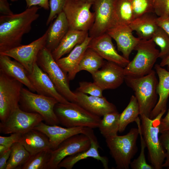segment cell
<instances>
[{
	"instance_id": "cell-10",
	"label": "cell",
	"mask_w": 169,
	"mask_h": 169,
	"mask_svg": "<svg viewBox=\"0 0 169 169\" xmlns=\"http://www.w3.org/2000/svg\"><path fill=\"white\" fill-rule=\"evenodd\" d=\"M92 4L81 0H67L63 12L69 29L88 32L95 21V15L90 8Z\"/></svg>"
},
{
	"instance_id": "cell-41",
	"label": "cell",
	"mask_w": 169,
	"mask_h": 169,
	"mask_svg": "<svg viewBox=\"0 0 169 169\" xmlns=\"http://www.w3.org/2000/svg\"><path fill=\"white\" fill-rule=\"evenodd\" d=\"M154 13L158 17L169 16V0H154Z\"/></svg>"
},
{
	"instance_id": "cell-48",
	"label": "cell",
	"mask_w": 169,
	"mask_h": 169,
	"mask_svg": "<svg viewBox=\"0 0 169 169\" xmlns=\"http://www.w3.org/2000/svg\"><path fill=\"white\" fill-rule=\"evenodd\" d=\"M160 65L162 67L166 66L169 69V54L162 59Z\"/></svg>"
},
{
	"instance_id": "cell-15",
	"label": "cell",
	"mask_w": 169,
	"mask_h": 169,
	"mask_svg": "<svg viewBox=\"0 0 169 169\" xmlns=\"http://www.w3.org/2000/svg\"><path fill=\"white\" fill-rule=\"evenodd\" d=\"M58 125H49L42 121L34 128L47 136L53 150L56 149L64 141L76 134H84L89 138L95 136L92 128L82 127H63Z\"/></svg>"
},
{
	"instance_id": "cell-47",
	"label": "cell",
	"mask_w": 169,
	"mask_h": 169,
	"mask_svg": "<svg viewBox=\"0 0 169 169\" xmlns=\"http://www.w3.org/2000/svg\"><path fill=\"white\" fill-rule=\"evenodd\" d=\"M11 149L0 155V169H5L7 162L10 157Z\"/></svg>"
},
{
	"instance_id": "cell-32",
	"label": "cell",
	"mask_w": 169,
	"mask_h": 169,
	"mask_svg": "<svg viewBox=\"0 0 169 169\" xmlns=\"http://www.w3.org/2000/svg\"><path fill=\"white\" fill-rule=\"evenodd\" d=\"M5 169H19L28 159L30 155L20 142L13 144Z\"/></svg>"
},
{
	"instance_id": "cell-40",
	"label": "cell",
	"mask_w": 169,
	"mask_h": 169,
	"mask_svg": "<svg viewBox=\"0 0 169 169\" xmlns=\"http://www.w3.org/2000/svg\"><path fill=\"white\" fill-rule=\"evenodd\" d=\"M23 134L13 133L8 136H0V155L11 149L14 143L19 142Z\"/></svg>"
},
{
	"instance_id": "cell-34",
	"label": "cell",
	"mask_w": 169,
	"mask_h": 169,
	"mask_svg": "<svg viewBox=\"0 0 169 169\" xmlns=\"http://www.w3.org/2000/svg\"><path fill=\"white\" fill-rule=\"evenodd\" d=\"M115 15L118 24L129 25L134 19L130 0H117Z\"/></svg>"
},
{
	"instance_id": "cell-25",
	"label": "cell",
	"mask_w": 169,
	"mask_h": 169,
	"mask_svg": "<svg viewBox=\"0 0 169 169\" xmlns=\"http://www.w3.org/2000/svg\"><path fill=\"white\" fill-rule=\"evenodd\" d=\"M89 35L88 32L69 29L57 46L51 52L56 61L70 53L77 44H81Z\"/></svg>"
},
{
	"instance_id": "cell-20",
	"label": "cell",
	"mask_w": 169,
	"mask_h": 169,
	"mask_svg": "<svg viewBox=\"0 0 169 169\" xmlns=\"http://www.w3.org/2000/svg\"><path fill=\"white\" fill-rule=\"evenodd\" d=\"M92 38L88 35L84 41L76 45L68 55L56 61L60 67L67 74L69 81L73 80L79 72V64Z\"/></svg>"
},
{
	"instance_id": "cell-30",
	"label": "cell",
	"mask_w": 169,
	"mask_h": 169,
	"mask_svg": "<svg viewBox=\"0 0 169 169\" xmlns=\"http://www.w3.org/2000/svg\"><path fill=\"white\" fill-rule=\"evenodd\" d=\"M120 114L118 111L107 113L101 119L98 128L105 138L117 135Z\"/></svg>"
},
{
	"instance_id": "cell-1",
	"label": "cell",
	"mask_w": 169,
	"mask_h": 169,
	"mask_svg": "<svg viewBox=\"0 0 169 169\" xmlns=\"http://www.w3.org/2000/svg\"><path fill=\"white\" fill-rule=\"evenodd\" d=\"M40 8L33 6L23 12L0 17V53L22 44V38L32 28V23L39 17Z\"/></svg>"
},
{
	"instance_id": "cell-26",
	"label": "cell",
	"mask_w": 169,
	"mask_h": 169,
	"mask_svg": "<svg viewBox=\"0 0 169 169\" xmlns=\"http://www.w3.org/2000/svg\"><path fill=\"white\" fill-rule=\"evenodd\" d=\"M30 155L51 149L48 137L43 132L33 129L23 134L19 141Z\"/></svg>"
},
{
	"instance_id": "cell-27",
	"label": "cell",
	"mask_w": 169,
	"mask_h": 169,
	"mask_svg": "<svg viewBox=\"0 0 169 169\" xmlns=\"http://www.w3.org/2000/svg\"><path fill=\"white\" fill-rule=\"evenodd\" d=\"M69 29L67 19L63 11L51 23L48 28L45 47L52 52L57 46Z\"/></svg>"
},
{
	"instance_id": "cell-2",
	"label": "cell",
	"mask_w": 169,
	"mask_h": 169,
	"mask_svg": "<svg viewBox=\"0 0 169 169\" xmlns=\"http://www.w3.org/2000/svg\"><path fill=\"white\" fill-rule=\"evenodd\" d=\"M156 73L152 70L149 74L141 77L125 76L124 81L126 85L134 92L139 105L140 115L149 118L157 103L158 81Z\"/></svg>"
},
{
	"instance_id": "cell-11",
	"label": "cell",
	"mask_w": 169,
	"mask_h": 169,
	"mask_svg": "<svg viewBox=\"0 0 169 169\" xmlns=\"http://www.w3.org/2000/svg\"><path fill=\"white\" fill-rule=\"evenodd\" d=\"M117 0H95L92 5L95 15L94 24L88 32L94 38L105 33L118 24L115 15Z\"/></svg>"
},
{
	"instance_id": "cell-5",
	"label": "cell",
	"mask_w": 169,
	"mask_h": 169,
	"mask_svg": "<svg viewBox=\"0 0 169 169\" xmlns=\"http://www.w3.org/2000/svg\"><path fill=\"white\" fill-rule=\"evenodd\" d=\"M54 111L59 124L66 127L98 128L100 117L88 111L77 102L58 103Z\"/></svg>"
},
{
	"instance_id": "cell-50",
	"label": "cell",
	"mask_w": 169,
	"mask_h": 169,
	"mask_svg": "<svg viewBox=\"0 0 169 169\" xmlns=\"http://www.w3.org/2000/svg\"><path fill=\"white\" fill-rule=\"evenodd\" d=\"M12 2H15L18 1V0H10Z\"/></svg>"
},
{
	"instance_id": "cell-35",
	"label": "cell",
	"mask_w": 169,
	"mask_h": 169,
	"mask_svg": "<svg viewBox=\"0 0 169 169\" xmlns=\"http://www.w3.org/2000/svg\"><path fill=\"white\" fill-rule=\"evenodd\" d=\"M135 122L137 125L139 130L141 149L139 156L137 158L131 161L130 166L132 169H154L151 165L148 164L146 161L145 155V149L146 146L141 133L140 118L138 117Z\"/></svg>"
},
{
	"instance_id": "cell-3",
	"label": "cell",
	"mask_w": 169,
	"mask_h": 169,
	"mask_svg": "<svg viewBox=\"0 0 169 169\" xmlns=\"http://www.w3.org/2000/svg\"><path fill=\"white\" fill-rule=\"evenodd\" d=\"M166 111H161L152 119L144 115H140L141 131L148 151L149 161L154 169L163 168L166 157L159 135L161 120Z\"/></svg>"
},
{
	"instance_id": "cell-29",
	"label": "cell",
	"mask_w": 169,
	"mask_h": 169,
	"mask_svg": "<svg viewBox=\"0 0 169 169\" xmlns=\"http://www.w3.org/2000/svg\"><path fill=\"white\" fill-rule=\"evenodd\" d=\"M105 61L95 51L87 48L79 64V72L84 70L92 74L101 68Z\"/></svg>"
},
{
	"instance_id": "cell-39",
	"label": "cell",
	"mask_w": 169,
	"mask_h": 169,
	"mask_svg": "<svg viewBox=\"0 0 169 169\" xmlns=\"http://www.w3.org/2000/svg\"><path fill=\"white\" fill-rule=\"evenodd\" d=\"M67 0H49L50 12L46 21V24L48 25L54 19L63 11Z\"/></svg>"
},
{
	"instance_id": "cell-28",
	"label": "cell",
	"mask_w": 169,
	"mask_h": 169,
	"mask_svg": "<svg viewBox=\"0 0 169 169\" xmlns=\"http://www.w3.org/2000/svg\"><path fill=\"white\" fill-rule=\"evenodd\" d=\"M154 13L145 14L134 19L129 25L132 30L136 32L141 39H151L158 27Z\"/></svg>"
},
{
	"instance_id": "cell-44",
	"label": "cell",
	"mask_w": 169,
	"mask_h": 169,
	"mask_svg": "<svg viewBox=\"0 0 169 169\" xmlns=\"http://www.w3.org/2000/svg\"><path fill=\"white\" fill-rule=\"evenodd\" d=\"M157 26L169 36V16L158 17L156 19Z\"/></svg>"
},
{
	"instance_id": "cell-17",
	"label": "cell",
	"mask_w": 169,
	"mask_h": 169,
	"mask_svg": "<svg viewBox=\"0 0 169 169\" xmlns=\"http://www.w3.org/2000/svg\"><path fill=\"white\" fill-rule=\"evenodd\" d=\"M88 48L91 49L104 59L114 62L125 68L130 62L119 54L114 46L112 38L107 33L92 38Z\"/></svg>"
},
{
	"instance_id": "cell-33",
	"label": "cell",
	"mask_w": 169,
	"mask_h": 169,
	"mask_svg": "<svg viewBox=\"0 0 169 169\" xmlns=\"http://www.w3.org/2000/svg\"><path fill=\"white\" fill-rule=\"evenodd\" d=\"M52 151L48 149L30 155L19 169H48Z\"/></svg>"
},
{
	"instance_id": "cell-18",
	"label": "cell",
	"mask_w": 169,
	"mask_h": 169,
	"mask_svg": "<svg viewBox=\"0 0 169 169\" xmlns=\"http://www.w3.org/2000/svg\"><path fill=\"white\" fill-rule=\"evenodd\" d=\"M29 77L37 94L54 98L59 103L67 104L69 102L58 91L48 75L37 63L29 74Z\"/></svg>"
},
{
	"instance_id": "cell-42",
	"label": "cell",
	"mask_w": 169,
	"mask_h": 169,
	"mask_svg": "<svg viewBox=\"0 0 169 169\" xmlns=\"http://www.w3.org/2000/svg\"><path fill=\"white\" fill-rule=\"evenodd\" d=\"M159 138L161 144L165 152V160L162 167H169V131L161 133Z\"/></svg>"
},
{
	"instance_id": "cell-6",
	"label": "cell",
	"mask_w": 169,
	"mask_h": 169,
	"mask_svg": "<svg viewBox=\"0 0 169 169\" xmlns=\"http://www.w3.org/2000/svg\"><path fill=\"white\" fill-rule=\"evenodd\" d=\"M134 50L137 53L124 68L125 76L141 77L150 73L158 58L160 51L152 39H141Z\"/></svg>"
},
{
	"instance_id": "cell-22",
	"label": "cell",
	"mask_w": 169,
	"mask_h": 169,
	"mask_svg": "<svg viewBox=\"0 0 169 169\" xmlns=\"http://www.w3.org/2000/svg\"><path fill=\"white\" fill-rule=\"evenodd\" d=\"M9 57L0 54V70L7 75L21 83L32 92H36L29 77V73L19 62Z\"/></svg>"
},
{
	"instance_id": "cell-12",
	"label": "cell",
	"mask_w": 169,
	"mask_h": 169,
	"mask_svg": "<svg viewBox=\"0 0 169 169\" xmlns=\"http://www.w3.org/2000/svg\"><path fill=\"white\" fill-rule=\"evenodd\" d=\"M44 121L39 114L25 111L20 107L14 110L4 122L0 123V132L8 134H24L33 129Z\"/></svg>"
},
{
	"instance_id": "cell-38",
	"label": "cell",
	"mask_w": 169,
	"mask_h": 169,
	"mask_svg": "<svg viewBox=\"0 0 169 169\" xmlns=\"http://www.w3.org/2000/svg\"><path fill=\"white\" fill-rule=\"evenodd\" d=\"M76 91L90 95L103 97V90L95 82L82 81L79 82Z\"/></svg>"
},
{
	"instance_id": "cell-49",
	"label": "cell",
	"mask_w": 169,
	"mask_h": 169,
	"mask_svg": "<svg viewBox=\"0 0 169 169\" xmlns=\"http://www.w3.org/2000/svg\"><path fill=\"white\" fill-rule=\"evenodd\" d=\"M86 2L91 3L93 4L95 0H81Z\"/></svg>"
},
{
	"instance_id": "cell-24",
	"label": "cell",
	"mask_w": 169,
	"mask_h": 169,
	"mask_svg": "<svg viewBox=\"0 0 169 169\" xmlns=\"http://www.w3.org/2000/svg\"><path fill=\"white\" fill-rule=\"evenodd\" d=\"M154 69L159 78L156 87L159 99L151 113L149 118L151 119L156 117L161 111L166 110L169 96V71L158 64L154 65Z\"/></svg>"
},
{
	"instance_id": "cell-21",
	"label": "cell",
	"mask_w": 169,
	"mask_h": 169,
	"mask_svg": "<svg viewBox=\"0 0 169 169\" xmlns=\"http://www.w3.org/2000/svg\"><path fill=\"white\" fill-rule=\"evenodd\" d=\"M74 93L76 96L77 103L88 111L100 117L107 113L117 111L115 105L104 96H89L77 91Z\"/></svg>"
},
{
	"instance_id": "cell-31",
	"label": "cell",
	"mask_w": 169,
	"mask_h": 169,
	"mask_svg": "<svg viewBox=\"0 0 169 169\" xmlns=\"http://www.w3.org/2000/svg\"><path fill=\"white\" fill-rule=\"evenodd\" d=\"M140 115L138 102L135 96L131 97L127 106L120 115L119 132L121 133L130 123L135 121Z\"/></svg>"
},
{
	"instance_id": "cell-14",
	"label": "cell",
	"mask_w": 169,
	"mask_h": 169,
	"mask_svg": "<svg viewBox=\"0 0 169 169\" xmlns=\"http://www.w3.org/2000/svg\"><path fill=\"white\" fill-rule=\"evenodd\" d=\"M91 146L89 137L83 134L75 135L62 142L52 151L48 169H58L60 162L66 157L88 150Z\"/></svg>"
},
{
	"instance_id": "cell-8",
	"label": "cell",
	"mask_w": 169,
	"mask_h": 169,
	"mask_svg": "<svg viewBox=\"0 0 169 169\" xmlns=\"http://www.w3.org/2000/svg\"><path fill=\"white\" fill-rule=\"evenodd\" d=\"M58 101L55 98L36 94L23 87L19 103L20 108L26 112L37 113L49 125H59L54 107Z\"/></svg>"
},
{
	"instance_id": "cell-13",
	"label": "cell",
	"mask_w": 169,
	"mask_h": 169,
	"mask_svg": "<svg viewBox=\"0 0 169 169\" xmlns=\"http://www.w3.org/2000/svg\"><path fill=\"white\" fill-rule=\"evenodd\" d=\"M48 32L38 39L27 45H22L0 52V54L12 58L21 63L30 73L37 63L38 56L40 50L45 46Z\"/></svg>"
},
{
	"instance_id": "cell-45",
	"label": "cell",
	"mask_w": 169,
	"mask_h": 169,
	"mask_svg": "<svg viewBox=\"0 0 169 169\" xmlns=\"http://www.w3.org/2000/svg\"><path fill=\"white\" fill-rule=\"evenodd\" d=\"M0 13L3 15L13 14L7 0H0Z\"/></svg>"
},
{
	"instance_id": "cell-4",
	"label": "cell",
	"mask_w": 169,
	"mask_h": 169,
	"mask_svg": "<svg viewBox=\"0 0 169 169\" xmlns=\"http://www.w3.org/2000/svg\"><path fill=\"white\" fill-rule=\"evenodd\" d=\"M139 135L138 128H133L125 135H117L105 138L117 169L129 168L131 160L138 151L136 142Z\"/></svg>"
},
{
	"instance_id": "cell-36",
	"label": "cell",
	"mask_w": 169,
	"mask_h": 169,
	"mask_svg": "<svg viewBox=\"0 0 169 169\" xmlns=\"http://www.w3.org/2000/svg\"><path fill=\"white\" fill-rule=\"evenodd\" d=\"M160 49L159 58L163 59L169 54V36L158 27L151 38Z\"/></svg>"
},
{
	"instance_id": "cell-46",
	"label": "cell",
	"mask_w": 169,
	"mask_h": 169,
	"mask_svg": "<svg viewBox=\"0 0 169 169\" xmlns=\"http://www.w3.org/2000/svg\"><path fill=\"white\" fill-rule=\"evenodd\" d=\"M168 131H169V109L166 116L161 119L160 126L161 134Z\"/></svg>"
},
{
	"instance_id": "cell-9",
	"label": "cell",
	"mask_w": 169,
	"mask_h": 169,
	"mask_svg": "<svg viewBox=\"0 0 169 169\" xmlns=\"http://www.w3.org/2000/svg\"><path fill=\"white\" fill-rule=\"evenodd\" d=\"M23 84L0 70V120L4 121L19 107Z\"/></svg>"
},
{
	"instance_id": "cell-7",
	"label": "cell",
	"mask_w": 169,
	"mask_h": 169,
	"mask_svg": "<svg viewBox=\"0 0 169 169\" xmlns=\"http://www.w3.org/2000/svg\"><path fill=\"white\" fill-rule=\"evenodd\" d=\"M37 63L50 78L58 91L70 102H77L74 92L70 90L67 74L58 65L51 52L45 47L39 51Z\"/></svg>"
},
{
	"instance_id": "cell-37",
	"label": "cell",
	"mask_w": 169,
	"mask_h": 169,
	"mask_svg": "<svg viewBox=\"0 0 169 169\" xmlns=\"http://www.w3.org/2000/svg\"><path fill=\"white\" fill-rule=\"evenodd\" d=\"M134 19L145 14L154 13V0H130Z\"/></svg>"
},
{
	"instance_id": "cell-23",
	"label": "cell",
	"mask_w": 169,
	"mask_h": 169,
	"mask_svg": "<svg viewBox=\"0 0 169 169\" xmlns=\"http://www.w3.org/2000/svg\"><path fill=\"white\" fill-rule=\"evenodd\" d=\"M90 138L91 146L88 150L66 157L59 164L58 169L63 167L66 169H72L78 161L91 157L100 161L104 169H108V159L106 157L101 156L100 154L98 151L100 146L96 137Z\"/></svg>"
},
{
	"instance_id": "cell-16",
	"label": "cell",
	"mask_w": 169,
	"mask_h": 169,
	"mask_svg": "<svg viewBox=\"0 0 169 169\" xmlns=\"http://www.w3.org/2000/svg\"><path fill=\"white\" fill-rule=\"evenodd\" d=\"M124 68L114 62L105 61L100 69L91 74L93 82L103 90L115 89L124 81Z\"/></svg>"
},
{
	"instance_id": "cell-43",
	"label": "cell",
	"mask_w": 169,
	"mask_h": 169,
	"mask_svg": "<svg viewBox=\"0 0 169 169\" xmlns=\"http://www.w3.org/2000/svg\"><path fill=\"white\" fill-rule=\"evenodd\" d=\"M26 8H29L33 6H38L46 10L50 8L49 0H24Z\"/></svg>"
},
{
	"instance_id": "cell-19",
	"label": "cell",
	"mask_w": 169,
	"mask_h": 169,
	"mask_svg": "<svg viewBox=\"0 0 169 169\" xmlns=\"http://www.w3.org/2000/svg\"><path fill=\"white\" fill-rule=\"evenodd\" d=\"M133 31L129 25L118 24L106 33L115 41L118 49L122 56L128 60L131 52L141 40L133 35Z\"/></svg>"
}]
</instances>
